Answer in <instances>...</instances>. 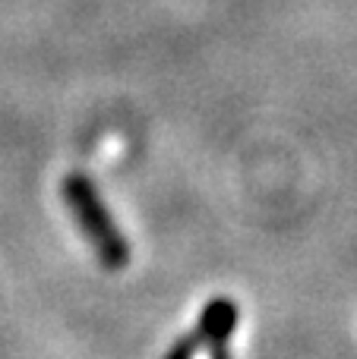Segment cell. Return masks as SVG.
Returning a JSON list of instances; mask_svg holds the SVG:
<instances>
[{
    "label": "cell",
    "mask_w": 357,
    "mask_h": 359,
    "mask_svg": "<svg viewBox=\"0 0 357 359\" xmlns=\"http://www.w3.org/2000/svg\"><path fill=\"white\" fill-rule=\"evenodd\" d=\"M63 198H67L70 211H73L76 224L82 227V233L89 236V243L95 246L98 259L108 268H124V262L130 259V246L124 243L120 230L114 227L108 208L101 205V198L95 196V186L89 183L82 174H70L63 180Z\"/></svg>",
    "instance_id": "obj_1"
},
{
    "label": "cell",
    "mask_w": 357,
    "mask_h": 359,
    "mask_svg": "<svg viewBox=\"0 0 357 359\" xmlns=\"http://www.w3.org/2000/svg\"><path fill=\"white\" fill-rule=\"evenodd\" d=\"M196 347H200V331H196V334H190V337H183V341H177L174 350H171L164 359H193Z\"/></svg>",
    "instance_id": "obj_2"
}]
</instances>
